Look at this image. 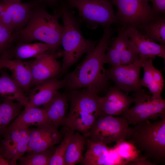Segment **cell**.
I'll return each mask as SVG.
<instances>
[{"label": "cell", "mask_w": 165, "mask_h": 165, "mask_svg": "<svg viewBox=\"0 0 165 165\" xmlns=\"http://www.w3.org/2000/svg\"><path fill=\"white\" fill-rule=\"evenodd\" d=\"M111 25L104 27L103 36L94 50L65 78V86L71 91L82 88L94 89L99 93L107 92L109 82L104 67V57L114 30Z\"/></svg>", "instance_id": "6da1fadb"}, {"label": "cell", "mask_w": 165, "mask_h": 165, "mask_svg": "<svg viewBox=\"0 0 165 165\" xmlns=\"http://www.w3.org/2000/svg\"><path fill=\"white\" fill-rule=\"evenodd\" d=\"M40 3L31 11L26 25L13 33L11 41L27 43L34 40L42 41L52 46L51 53L56 56L61 44L64 30L63 26L59 22L61 13L56 11L53 14H50Z\"/></svg>", "instance_id": "7a4b0ae2"}, {"label": "cell", "mask_w": 165, "mask_h": 165, "mask_svg": "<svg viewBox=\"0 0 165 165\" xmlns=\"http://www.w3.org/2000/svg\"><path fill=\"white\" fill-rule=\"evenodd\" d=\"M125 140L133 143L144 156L153 162L163 163L165 160V116L152 123L148 120L130 127Z\"/></svg>", "instance_id": "3957f363"}, {"label": "cell", "mask_w": 165, "mask_h": 165, "mask_svg": "<svg viewBox=\"0 0 165 165\" xmlns=\"http://www.w3.org/2000/svg\"><path fill=\"white\" fill-rule=\"evenodd\" d=\"M61 12L64 25L61 40L64 50L61 67V74L62 75L83 54L92 52L97 42L84 38L80 32V23L68 6L63 4Z\"/></svg>", "instance_id": "277c9868"}, {"label": "cell", "mask_w": 165, "mask_h": 165, "mask_svg": "<svg viewBox=\"0 0 165 165\" xmlns=\"http://www.w3.org/2000/svg\"><path fill=\"white\" fill-rule=\"evenodd\" d=\"M71 7L78 11L79 16L88 27L95 29L98 25L104 27L118 24L110 0H67Z\"/></svg>", "instance_id": "5b68a950"}, {"label": "cell", "mask_w": 165, "mask_h": 165, "mask_svg": "<svg viewBox=\"0 0 165 165\" xmlns=\"http://www.w3.org/2000/svg\"><path fill=\"white\" fill-rule=\"evenodd\" d=\"M135 104L121 115L129 125L135 126L146 120H156L165 116V100L154 99L144 90L134 92L132 97Z\"/></svg>", "instance_id": "8992f818"}, {"label": "cell", "mask_w": 165, "mask_h": 165, "mask_svg": "<svg viewBox=\"0 0 165 165\" xmlns=\"http://www.w3.org/2000/svg\"><path fill=\"white\" fill-rule=\"evenodd\" d=\"M129 125L126 118L122 116H100L96 119L90 130L89 139L106 145L125 140L130 128Z\"/></svg>", "instance_id": "52a82bcc"}, {"label": "cell", "mask_w": 165, "mask_h": 165, "mask_svg": "<svg viewBox=\"0 0 165 165\" xmlns=\"http://www.w3.org/2000/svg\"><path fill=\"white\" fill-rule=\"evenodd\" d=\"M117 9L118 24L125 28H139L155 15L147 0H110Z\"/></svg>", "instance_id": "ba28073f"}, {"label": "cell", "mask_w": 165, "mask_h": 165, "mask_svg": "<svg viewBox=\"0 0 165 165\" xmlns=\"http://www.w3.org/2000/svg\"><path fill=\"white\" fill-rule=\"evenodd\" d=\"M148 58L144 57L135 62L126 65L118 64L106 69L109 80L114 82L116 86L128 94L132 91L142 90L140 77L141 69Z\"/></svg>", "instance_id": "9c48e42d"}, {"label": "cell", "mask_w": 165, "mask_h": 165, "mask_svg": "<svg viewBox=\"0 0 165 165\" xmlns=\"http://www.w3.org/2000/svg\"><path fill=\"white\" fill-rule=\"evenodd\" d=\"M30 129L13 130L5 133L1 142V156L10 165L16 164L17 160L27 152Z\"/></svg>", "instance_id": "30bf717a"}, {"label": "cell", "mask_w": 165, "mask_h": 165, "mask_svg": "<svg viewBox=\"0 0 165 165\" xmlns=\"http://www.w3.org/2000/svg\"><path fill=\"white\" fill-rule=\"evenodd\" d=\"M57 128L49 123L30 129L26 152L28 155L44 151L60 143L62 139V135Z\"/></svg>", "instance_id": "8fae6325"}, {"label": "cell", "mask_w": 165, "mask_h": 165, "mask_svg": "<svg viewBox=\"0 0 165 165\" xmlns=\"http://www.w3.org/2000/svg\"><path fill=\"white\" fill-rule=\"evenodd\" d=\"M41 2L35 0L10 4L0 16V25L13 33L21 29L28 23L31 10Z\"/></svg>", "instance_id": "7c38bea8"}, {"label": "cell", "mask_w": 165, "mask_h": 165, "mask_svg": "<svg viewBox=\"0 0 165 165\" xmlns=\"http://www.w3.org/2000/svg\"><path fill=\"white\" fill-rule=\"evenodd\" d=\"M61 66L56 56L48 51L32 61L31 87L44 81L56 78L61 74Z\"/></svg>", "instance_id": "4fadbf2b"}, {"label": "cell", "mask_w": 165, "mask_h": 165, "mask_svg": "<svg viewBox=\"0 0 165 165\" xmlns=\"http://www.w3.org/2000/svg\"><path fill=\"white\" fill-rule=\"evenodd\" d=\"M87 148L81 163L84 165H121L122 159L113 147L104 144L86 141Z\"/></svg>", "instance_id": "5bb4252c"}, {"label": "cell", "mask_w": 165, "mask_h": 165, "mask_svg": "<svg viewBox=\"0 0 165 165\" xmlns=\"http://www.w3.org/2000/svg\"><path fill=\"white\" fill-rule=\"evenodd\" d=\"M133 102V99L123 92L116 86L109 88L105 96L98 97L101 116L121 115Z\"/></svg>", "instance_id": "9a60e30c"}, {"label": "cell", "mask_w": 165, "mask_h": 165, "mask_svg": "<svg viewBox=\"0 0 165 165\" xmlns=\"http://www.w3.org/2000/svg\"><path fill=\"white\" fill-rule=\"evenodd\" d=\"M99 93L94 89L86 88L70 91L68 95L70 108L77 109L94 116H101L98 103Z\"/></svg>", "instance_id": "2e32d148"}, {"label": "cell", "mask_w": 165, "mask_h": 165, "mask_svg": "<svg viewBox=\"0 0 165 165\" xmlns=\"http://www.w3.org/2000/svg\"><path fill=\"white\" fill-rule=\"evenodd\" d=\"M65 79L61 80L56 78L44 81L31 89L28 97L29 100L25 108L38 107L48 103L60 89L65 87Z\"/></svg>", "instance_id": "e0dca14e"}, {"label": "cell", "mask_w": 165, "mask_h": 165, "mask_svg": "<svg viewBox=\"0 0 165 165\" xmlns=\"http://www.w3.org/2000/svg\"><path fill=\"white\" fill-rule=\"evenodd\" d=\"M127 36L137 48L141 57L155 58L158 56L165 60V45L159 44L132 27L125 28Z\"/></svg>", "instance_id": "ac0fdd59"}, {"label": "cell", "mask_w": 165, "mask_h": 165, "mask_svg": "<svg viewBox=\"0 0 165 165\" xmlns=\"http://www.w3.org/2000/svg\"><path fill=\"white\" fill-rule=\"evenodd\" d=\"M31 61L11 60L3 54L0 62L12 73V78L26 94L29 93L32 79Z\"/></svg>", "instance_id": "d6986e66"}, {"label": "cell", "mask_w": 165, "mask_h": 165, "mask_svg": "<svg viewBox=\"0 0 165 165\" xmlns=\"http://www.w3.org/2000/svg\"><path fill=\"white\" fill-rule=\"evenodd\" d=\"M49 123L51 124L43 108L33 107L25 108L16 119L7 127L4 134L13 130L28 128L31 126H37Z\"/></svg>", "instance_id": "ffe728a7"}, {"label": "cell", "mask_w": 165, "mask_h": 165, "mask_svg": "<svg viewBox=\"0 0 165 165\" xmlns=\"http://www.w3.org/2000/svg\"><path fill=\"white\" fill-rule=\"evenodd\" d=\"M68 100L67 95L58 91L48 103L43 105V108L49 120L57 128L64 125Z\"/></svg>", "instance_id": "44dd1931"}, {"label": "cell", "mask_w": 165, "mask_h": 165, "mask_svg": "<svg viewBox=\"0 0 165 165\" xmlns=\"http://www.w3.org/2000/svg\"><path fill=\"white\" fill-rule=\"evenodd\" d=\"M13 48L8 49L2 54L10 59H22L31 57L36 58L50 50L51 53L53 48L50 45L44 42L27 43L19 42Z\"/></svg>", "instance_id": "7402d4cb"}, {"label": "cell", "mask_w": 165, "mask_h": 165, "mask_svg": "<svg viewBox=\"0 0 165 165\" xmlns=\"http://www.w3.org/2000/svg\"><path fill=\"white\" fill-rule=\"evenodd\" d=\"M0 96L16 101L24 107L27 106L29 100L22 88L5 72H2L0 76Z\"/></svg>", "instance_id": "603a6c76"}, {"label": "cell", "mask_w": 165, "mask_h": 165, "mask_svg": "<svg viewBox=\"0 0 165 165\" xmlns=\"http://www.w3.org/2000/svg\"><path fill=\"white\" fill-rule=\"evenodd\" d=\"M97 118L91 114L70 108L65 119L64 125L70 129L88 136L90 130Z\"/></svg>", "instance_id": "cb8c5ba5"}, {"label": "cell", "mask_w": 165, "mask_h": 165, "mask_svg": "<svg viewBox=\"0 0 165 165\" xmlns=\"http://www.w3.org/2000/svg\"><path fill=\"white\" fill-rule=\"evenodd\" d=\"M138 29L142 31V34L154 41L165 45V14H155L153 18Z\"/></svg>", "instance_id": "d4e9b609"}, {"label": "cell", "mask_w": 165, "mask_h": 165, "mask_svg": "<svg viewBox=\"0 0 165 165\" xmlns=\"http://www.w3.org/2000/svg\"><path fill=\"white\" fill-rule=\"evenodd\" d=\"M86 142L84 137L79 132H75L65 154V165H75L81 161Z\"/></svg>", "instance_id": "484cf974"}, {"label": "cell", "mask_w": 165, "mask_h": 165, "mask_svg": "<svg viewBox=\"0 0 165 165\" xmlns=\"http://www.w3.org/2000/svg\"><path fill=\"white\" fill-rule=\"evenodd\" d=\"M13 101L5 98L0 103V137L3 136L11 121L20 114L23 106Z\"/></svg>", "instance_id": "4316f807"}, {"label": "cell", "mask_w": 165, "mask_h": 165, "mask_svg": "<svg viewBox=\"0 0 165 165\" xmlns=\"http://www.w3.org/2000/svg\"><path fill=\"white\" fill-rule=\"evenodd\" d=\"M152 60V58H148L144 62L142 67L143 76L140 79V83L142 86L148 89L153 98H162L161 93L163 89L157 84L153 75L152 68L153 65Z\"/></svg>", "instance_id": "83f0119b"}, {"label": "cell", "mask_w": 165, "mask_h": 165, "mask_svg": "<svg viewBox=\"0 0 165 165\" xmlns=\"http://www.w3.org/2000/svg\"><path fill=\"white\" fill-rule=\"evenodd\" d=\"M116 143L114 147L120 157L125 161L126 164H130L145 158L141 156L140 152L131 142L121 140Z\"/></svg>", "instance_id": "f1b7e54d"}, {"label": "cell", "mask_w": 165, "mask_h": 165, "mask_svg": "<svg viewBox=\"0 0 165 165\" xmlns=\"http://www.w3.org/2000/svg\"><path fill=\"white\" fill-rule=\"evenodd\" d=\"M56 147L52 146L47 149L37 152L21 157L19 159L21 165H47L55 151Z\"/></svg>", "instance_id": "f546056e"}, {"label": "cell", "mask_w": 165, "mask_h": 165, "mask_svg": "<svg viewBox=\"0 0 165 165\" xmlns=\"http://www.w3.org/2000/svg\"><path fill=\"white\" fill-rule=\"evenodd\" d=\"M64 138L56 148L49 165H65L64 157L68 146L75 131L68 128Z\"/></svg>", "instance_id": "4dcf8cb0"}, {"label": "cell", "mask_w": 165, "mask_h": 165, "mask_svg": "<svg viewBox=\"0 0 165 165\" xmlns=\"http://www.w3.org/2000/svg\"><path fill=\"white\" fill-rule=\"evenodd\" d=\"M140 58L137 48L130 39L121 53L120 64H129L135 62Z\"/></svg>", "instance_id": "1f68e13d"}, {"label": "cell", "mask_w": 165, "mask_h": 165, "mask_svg": "<svg viewBox=\"0 0 165 165\" xmlns=\"http://www.w3.org/2000/svg\"><path fill=\"white\" fill-rule=\"evenodd\" d=\"M11 31L0 25V55L6 51L12 42Z\"/></svg>", "instance_id": "d6a6232c"}, {"label": "cell", "mask_w": 165, "mask_h": 165, "mask_svg": "<svg viewBox=\"0 0 165 165\" xmlns=\"http://www.w3.org/2000/svg\"><path fill=\"white\" fill-rule=\"evenodd\" d=\"M152 2L154 13L157 15L165 14V0H147Z\"/></svg>", "instance_id": "836d02e7"}, {"label": "cell", "mask_w": 165, "mask_h": 165, "mask_svg": "<svg viewBox=\"0 0 165 165\" xmlns=\"http://www.w3.org/2000/svg\"><path fill=\"white\" fill-rule=\"evenodd\" d=\"M130 165H154L156 164L152 162L148 161L145 158H143L135 162L131 163Z\"/></svg>", "instance_id": "e575fe53"}, {"label": "cell", "mask_w": 165, "mask_h": 165, "mask_svg": "<svg viewBox=\"0 0 165 165\" xmlns=\"http://www.w3.org/2000/svg\"><path fill=\"white\" fill-rule=\"evenodd\" d=\"M11 3H12L7 2H0V16Z\"/></svg>", "instance_id": "d590c367"}, {"label": "cell", "mask_w": 165, "mask_h": 165, "mask_svg": "<svg viewBox=\"0 0 165 165\" xmlns=\"http://www.w3.org/2000/svg\"><path fill=\"white\" fill-rule=\"evenodd\" d=\"M8 161L4 157H0V165H9Z\"/></svg>", "instance_id": "8d00e7d4"}, {"label": "cell", "mask_w": 165, "mask_h": 165, "mask_svg": "<svg viewBox=\"0 0 165 165\" xmlns=\"http://www.w3.org/2000/svg\"><path fill=\"white\" fill-rule=\"evenodd\" d=\"M41 2H43L49 4H55L58 0H39Z\"/></svg>", "instance_id": "74e56055"}, {"label": "cell", "mask_w": 165, "mask_h": 165, "mask_svg": "<svg viewBox=\"0 0 165 165\" xmlns=\"http://www.w3.org/2000/svg\"><path fill=\"white\" fill-rule=\"evenodd\" d=\"M22 0H0L1 2H7L11 3H19L21 2Z\"/></svg>", "instance_id": "f35d334b"}, {"label": "cell", "mask_w": 165, "mask_h": 165, "mask_svg": "<svg viewBox=\"0 0 165 165\" xmlns=\"http://www.w3.org/2000/svg\"><path fill=\"white\" fill-rule=\"evenodd\" d=\"M3 68H5V66L0 62V70Z\"/></svg>", "instance_id": "ab89813d"}, {"label": "cell", "mask_w": 165, "mask_h": 165, "mask_svg": "<svg viewBox=\"0 0 165 165\" xmlns=\"http://www.w3.org/2000/svg\"><path fill=\"white\" fill-rule=\"evenodd\" d=\"M1 156V148H0V157Z\"/></svg>", "instance_id": "60d3db41"}]
</instances>
